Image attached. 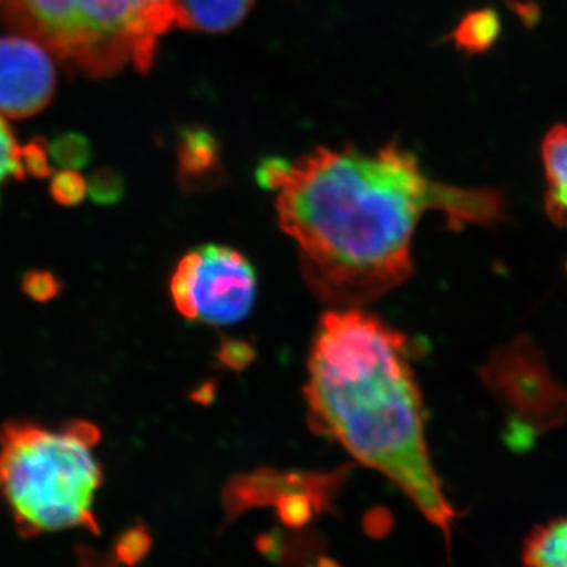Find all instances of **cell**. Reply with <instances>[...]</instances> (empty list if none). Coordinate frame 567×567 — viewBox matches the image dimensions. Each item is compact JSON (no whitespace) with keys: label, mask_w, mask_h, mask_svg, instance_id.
<instances>
[{"label":"cell","mask_w":567,"mask_h":567,"mask_svg":"<svg viewBox=\"0 0 567 567\" xmlns=\"http://www.w3.org/2000/svg\"><path fill=\"white\" fill-rule=\"evenodd\" d=\"M257 177L276 193L279 226L297 245L306 286L334 308L372 303L412 276L413 235L425 213H445L457 227L491 226L505 215L498 193L432 181L395 144L275 158Z\"/></svg>","instance_id":"1"},{"label":"cell","mask_w":567,"mask_h":567,"mask_svg":"<svg viewBox=\"0 0 567 567\" xmlns=\"http://www.w3.org/2000/svg\"><path fill=\"white\" fill-rule=\"evenodd\" d=\"M305 395L316 431L393 481L450 544L456 511L429 453L405 336L363 308L330 309L309 352Z\"/></svg>","instance_id":"2"},{"label":"cell","mask_w":567,"mask_h":567,"mask_svg":"<svg viewBox=\"0 0 567 567\" xmlns=\"http://www.w3.org/2000/svg\"><path fill=\"white\" fill-rule=\"evenodd\" d=\"M95 425L73 421L61 429L10 423L0 432V496L24 536L61 529L96 533L93 503L102 468L93 454Z\"/></svg>","instance_id":"3"},{"label":"cell","mask_w":567,"mask_h":567,"mask_svg":"<svg viewBox=\"0 0 567 567\" xmlns=\"http://www.w3.org/2000/svg\"><path fill=\"white\" fill-rule=\"evenodd\" d=\"M2 20L85 76L151 69L159 33L145 0H0Z\"/></svg>","instance_id":"4"},{"label":"cell","mask_w":567,"mask_h":567,"mask_svg":"<svg viewBox=\"0 0 567 567\" xmlns=\"http://www.w3.org/2000/svg\"><path fill=\"white\" fill-rule=\"evenodd\" d=\"M171 295L185 319L229 327L251 315L257 274L237 249L204 245L178 262L171 279Z\"/></svg>","instance_id":"5"},{"label":"cell","mask_w":567,"mask_h":567,"mask_svg":"<svg viewBox=\"0 0 567 567\" xmlns=\"http://www.w3.org/2000/svg\"><path fill=\"white\" fill-rule=\"evenodd\" d=\"M50 52L31 37H0V115L25 118L50 104L55 91Z\"/></svg>","instance_id":"6"},{"label":"cell","mask_w":567,"mask_h":567,"mask_svg":"<svg viewBox=\"0 0 567 567\" xmlns=\"http://www.w3.org/2000/svg\"><path fill=\"white\" fill-rule=\"evenodd\" d=\"M254 0H175L177 25L192 31L226 32L244 21Z\"/></svg>","instance_id":"7"},{"label":"cell","mask_w":567,"mask_h":567,"mask_svg":"<svg viewBox=\"0 0 567 567\" xmlns=\"http://www.w3.org/2000/svg\"><path fill=\"white\" fill-rule=\"evenodd\" d=\"M548 215L567 226V125H555L543 142Z\"/></svg>","instance_id":"8"},{"label":"cell","mask_w":567,"mask_h":567,"mask_svg":"<svg viewBox=\"0 0 567 567\" xmlns=\"http://www.w3.org/2000/svg\"><path fill=\"white\" fill-rule=\"evenodd\" d=\"M529 566L567 567V516L536 529L524 548Z\"/></svg>","instance_id":"9"},{"label":"cell","mask_w":567,"mask_h":567,"mask_svg":"<svg viewBox=\"0 0 567 567\" xmlns=\"http://www.w3.org/2000/svg\"><path fill=\"white\" fill-rule=\"evenodd\" d=\"M502 22L494 10L483 9L472 11L458 22L454 31V41L468 52L487 51L498 39Z\"/></svg>","instance_id":"10"},{"label":"cell","mask_w":567,"mask_h":567,"mask_svg":"<svg viewBox=\"0 0 567 567\" xmlns=\"http://www.w3.org/2000/svg\"><path fill=\"white\" fill-rule=\"evenodd\" d=\"M50 159L63 169L80 171L91 162V142L78 133H65L48 145Z\"/></svg>","instance_id":"11"},{"label":"cell","mask_w":567,"mask_h":567,"mask_svg":"<svg viewBox=\"0 0 567 567\" xmlns=\"http://www.w3.org/2000/svg\"><path fill=\"white\" fill-rule=\"evenodd\" d=\"M87 194V181L73 169H63L55 174L51 182V196L55 203L76 205L84 200Z\"/></svg>","instance_id":"12"},{"label":"cell","mask_w":567,"mask_h":567,"mask_svg":"<svg viewBox=\"0 0 567 567\" xmlns=\"http://www.w3.org/2000/svg\"><path fill=\"white\" fill-rule=\"evenodd\" d=\"M24 175L21 147L17 144L9 125L0 117V183L10 177L22 178Z\"/></svg>","instance_id":"13"},{"label":"cell","mask_w":567,"mask_h":567,"mask_svg":"<svg viewBox=\"0 0 567 567\" xmlns=\"http://www.w3.org/2000/svg\"><path fill=\"white\" fill-rule=\"evenodd\" d=\"M87 193L96 204H114L123 193L122 178L114 171L100 169L87 182Z\"/></svg>","instance_id":"14"},{"label":"cell","mask_w":567,"mask_h":567,"mask_svg":"<svg viewBox=\"0 0 567 567\" xmlns=\"http://www.w3.org/2000/svg\"><path fill=\"white\" fill-rule=\"evenodd\" d=\"M22 289H24V292L28 293L32 300L44 303V301L52 300V298L59 293L61 282H59L58 278L51 275L50 271L35 270L24 276Z\"/></svg>","instance_id":"15"},{"label":"cell","mask_w":567,"mask_h":567,"mask_svg":"<svg viewBox=\"0 0 567 567\" xmlns=\"http://www.w3.org/2000/svg\"><path fill=\"white\" fill-rule=\"evenodd\" d=\"M21 162L25 174L33 177H50V152L43 141H32L21 148Z\"/></svg>","instance_id":"16"},{"label":"cell","mask_w":567,"mask_h":567,"mask_svg":"<svg viewBox=\"0 0 567 567\" xmlns=\"http://www.w3.org/2000/svg\"><path fill=\"white\" fill-rule=\"evenodd\" d=\"M148 537L142 529L123 533L114 548L115 558L122 563H136L147 551Z\"/></svg>","instance_id":"17"},{"label":"cell","mask_w":567,"mask_h":567,"mask_svg":"<svg viewBox=\"0 0 567 567\" xmlns=\"http://www.w3.org/2000/svg\"><path fill=\"white\" fill-rule=\"evenodd\" d=\"M153 25L159 35H164L171 28L177 25V13H175V0H145Z\"/></svg>","instance_id":"18"}]
</instances>
